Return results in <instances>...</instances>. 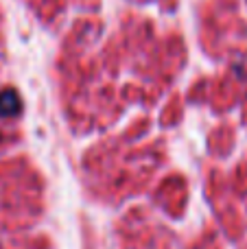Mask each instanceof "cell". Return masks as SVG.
<instances>
[{
	"label": "cell",
	"instance_id": "cell-1",
	"mask_svg": "<svg viewBox=\"0 0 247 249\" xmlns=\"http://www.w3.org/2000/svg\"><path fill=\"white\" fill-rule=\"evenodd\" d=\"M20 96L13 90L0 92V116H16L20 112Z\"/></svg>",
	"mask_w": 247,
	"mask_h": 249
}]
</instances>
